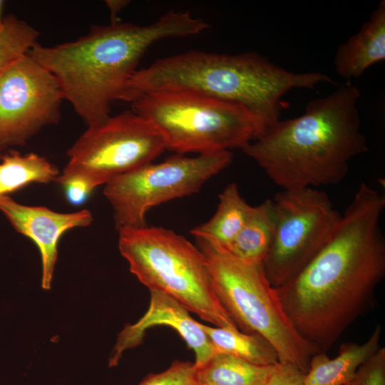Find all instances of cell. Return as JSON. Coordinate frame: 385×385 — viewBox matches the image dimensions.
Listing matches in <instances>:
<instances>
[{"label":"cell","instance_id":"11","mask_svg":"<svg viewBox=\"0 0 385 385\" xmlns=\"http://www.w3.org/2000/svg\"><path fill=\"white\" fill-rule=\"evenodd\" d=\"M63 100L55 76L28 53L13 62L0 74V151L58 123Z\"/></svg>","mask_w":385,"mask_h":385},{"label":"cell","instance_id":"23","mask_svg":"<svg viewBox=\"0 0 385 385\" xmlns=\"http://www.w3.org/2000/svg\"><path fill=\"white\" fill-rule=\"evenodd\" d=\"M350 385H385L384 347H379L359 366Z\"/></svg>","mask_w":385,"mask_h":385},{"label":"cell","instance_id":"3","mask_svg":"<svg viewBox=\"0 0 385 385\" xmlns=\"http://www.w3.org/2000/svg\"><path fill=\"white\" fill-rule=\"evenodd\" d=\"M360 95L346 83L310 101L303 115L279 120L242 150L282 189L338 184L350 161L369 150L357 108Z\"/></svg>","mask_w":385,"mask_h":385},{"label":"cell","instance_id":"6","mask_svg":"<svg viewBox=\"0 0 385 385\" xmlns=\"http://www.w3.org/2000/svg\"><path fill=\"white\" fill-rule=\"evenodd\" d=\"M204 254L215 293L237 329L265 338L279 362L306 374L311 358L320 352L297 332L287 315L263 264L244 262L227 251L196 239Z\"/></svg>","mask_w":385,"mask_h":385},{"label":"cell","instance_id":"8","mask_svg":"<svg viewBox=\"0 0 385 385\" xmlns=\"http://www.w3.org/2000/svg\"><path fill=\"white\" fill-rule=\"evenodd\" d=\"M166 149L158 130L132 110L90 126L68 150V161L55 181L86 183L92 190L153 162Z\"/></svg>","mask_w":385,"mask_h":385},{"label":"cell","instance_id":"14","mask_svg":"<svg viewBox=\"0 0 385 385\" xmlns=\"http://www.w3.org/2000/svg\"><path fill=\"white\" fill-rule=\"evenodd\" d=\"M385 59V1L382 0L359 31L342 43L335 54L337 73L350 80Z\"/></svg>","mask_w":385,"mask_h":385},{"label":"cell","instance_id":"7","mask_svg":"<svg viewBox=\"0 0 385 385\" xmlns=\"http://www.w3.org/2000/svg\"><path fill=\"white\" fill-rule=\"evenodd\" d=\"M132 111L160 133L166 149L199 154L242 149L260 137L243 106L188 91H159L134 99Z\"/></svg>","mask_w":385,"mask_h":385},{"label":"cell","instance_id":"21","mask_svg":"<svg viewBox=\"0 0 385 385\" xmlns=\"http://www.w3.org/2000/svg\"><path fill=\"white\" fill-rule=\"evenodd\" d=\"M38 36L37 30L14 15L4 18L0 27V74L38 43Z\"/></svg>","mask_w":385,"mask_h":385},{"label":"cell","instance_id":"24","mask_svg":"<svg viewBox=\"0 0 385 385\" xmlns=\"http://www.w3.org/2000/svg\"><path fill=\"white\" fill-rule=\"evenodd\" d=\"M304 375L297 366L279 361L263 385H305Z\"/></svg>","mask_w":385,"mask_h":385},{"label":"cell","instance_id":"10","mask_svg":"<svg viewBox=\"0 0 385 385\" xmlns=\"http://www.w3.org/2000/svg\"><path fill=\"white\" fill-rule=\"evenodd\" d=\"M274 230L264 262L277 288L295 274L332 237L342 215L327 193L314 188L282 189L272 197Z\"/></svg>","mask_w":385,"mask_h":385},{"label":"cell","instance_id":"12","mask_svg":"<svg viewBox=\"0 0 385 385\" xmlns=\"http://www.w3.org/2000/svg\"><path fill=\"white\" fill-rule=\"evenodd\" d=\"M150 305L147 312L135 323L126 324L119 333L111 351L108 365H118L123 354L140 345L145 332L155 326H167L178 332L195 355L194 364L199 367L206 363L217 351L189 311L179 302L159 291L150 290Z\"/></svg>","mask_w":385,"mask_h":385},{"label":"cell","instance_id":"13","mask_svg":"<svg viewBox=\"0 0 385 385\" xmlns=\"http://www.w3.org/2000/svg\"><path fill=\"white\" fill-rule=\"evenodd\" d=\"M0 211L14 229L38 247L42 265L41 287L51 288L58 257L57 245L63 233L76 227H87L93 217L88 210L62 213L42 206L18 203L8 195L0 196Z\"/></svg>","mask_w":385,"mask_h":385},{"label":"cell","instance_id":"16","mask_svg":"<svg viewBox=\"0 0 385 385\" xmlns=\"http://www.w3.org/2000/svg\"><path fill=\"white\" fill-rule=\"evenodd\" d=\"M252 207L241 195L237 185L230 183L219 196L214 215L194 227L191 234L196 239L226 250L245 225Z\"/></svg>","mask_w":385,"mask_h":385},{"label":"cell","instance_id":"5","mask_svg":"<svg viewBox=\"0 0 385 385\" xmlns=\"http://www.w3.org/2000/svg\"><path fill=\"white\" fill-rule=\"evenodd\" d=\"M118 230L120 254L150 291L168 294L215 327L238 329L215 293L206 258L197 246L161 227Z\"/></svg>","mask_w":385,"mask_h":385},{"label":"cell","instance_id":"2","mask_svg":"<svg viewBox=\"0 0 385 385\" xmlns=\"http://www.w3.org/2000/svg\"><path fill=\"white\" fill-rule=\"evenodd\" d=\"M208 27L190 11L170 10L147 25H94L76 41L53 46L37 43L28 53L55 76L64 100L88 126H95L111 116V103L121 101L141 58L153 44L197 35Z\"/></svg>","mask_w":385,"mask_h":385},{"label":"cell","instance_id":"9","mask_svg":"<svg viewBox=\"0 0 385 385\" xmlns=\"http://www.w3.org/2000/svg\"><path fill=\"white\" fill-rule=\"evenodd\" d=\"M232 156L229 150L195 157L176 154L112 178L103 193L113 207L116 228L145 226L149 210L197 192L231 163Z\"/></svg>","mask_w":385,"mask_h":385},{"label":"cell","instance_id":"25","mask_svg":"<svg viewBox=\"0 0 385 385\" xmlns=\"http://www.w3.org/2000/svg\"><path fill=\"white\" fill-rule=\"evenodd\" d=\"M66 196L71 204L80 205L85 201L93 190L86 183L78 180H69L62 184Z\"/></svg>","mask_w":385,"mask_h":385},{"label":"cell","instance_id":"17","mask_svg":"<svg viewBox=\"0 0 385 385\" xmlns=\"http://www.w3.org/2000/svg\"><path fill=\"white\" fill-rule=\"evenodd\" d=\"M274 213L271 199L252 207L245 225L225 250L251 264H263L270 250L274 230Z\"/></svg>","mask_w":385,"mask_h":385},{"label":"cell","instance_id":"20","mask_svg":"<svg viewBox=\"0 0 385 385\" xmlns=\"http://www.w3.org/2000/svg\"><path fill=\"white\" fill-rule=\"evenodd\" d=\"M57 168L45 158L31 153L11 151L0 163V196L7 195L31 183H47L58 176Z\"/></svg>","mask_w":385,"mask_h":385},{"label":"cell","instance_id":"15","mask_svg":"<svg viewBox=\"0 0 385 385\" xmlns=\"http://www.w3.org/2000/svg\"><path fill=\"white\" fill-rule=\"evenodd\" d=\"M381 333V326L376 325L365 342L342 344L333 359L322 351L313 355L304 375L305 385L349 384L359 366L379 348Z\"/></svg>","mask_w":385,"mask_h":385},{"label":"cell","instance_id":"1","mask_svg":"<svg viewBox=\"0 0 385 385\" xmlns=\"http://www.w3.org/2000/svg\"><path fill=\"white\" fill-rule=\"evenodd\" d=\"M384 207V196L361 183L325 245L275 288L295 329L319 351L332 348L374 304L385 275Z\"/></svg>","mask_w":385,"mask_h":385},{"label":"cell","instance_id":"27","mask_svg":"<svg viewBox=\"0 0 385 385\" xmlns=\"http://www.w3.org/2000/svg\"><path fill=\"white\" fill-rule=\"evenodd\" d=\"M3 1L0 0V27L3 24V19L1 18V9H2Z\"/></svg>","mask_w":385,"mask_h":385},{"label":"cell","instance_id":"22","mask_svg":"<svg viewBox=\"0 0 385 385\" xmlns=\"http://www.w3.org/2000/svg\"><path fill=\"white\" fill-rule=\"evenodd\" d=\"M194 363L175 360L165 371L146 376L138 385H196Z\"/></svg>","mask_w":385,"mask_h":385},{"label":"cell","instance_id":"26","mask_svg":"<svg viewBox=\"0 0 385 385\" xmlns=\"http://www.w3.org/2000/svg\"><path fill=\"white\" fill-rule=\"evenodd\" d=\"M129 4V1L125 0H107L106 4L111 14V23L120 21L118 20V14Z\"/></svg>","mask_w":385,"mask_h":385},{"label":"cell","instance_id":"4","mask_svg":"<svg viewBox=\"0 0 385 385\" xmlns=\"http://www.w3.org/2000/svg\"><path fill=\"white\" fill-rule=\"evenodd\" d=\"M322 82L337 85L324 73H294L255 51L228 54L192 50L138 70L121 101L130 103L159 91L198 93L245 108L256 118L260 138L280 120L284 108L282 98L287 92L296 88L314 90Z\"/></svg>","mask_w":385,"mask_h":385},{"label":"cell","instance_id":"19","mask_svg":"<svg viewBox=\"0 0 385 385\" xmlns=\"http://www.w3.org/2000/svg\"><path fill=\"white\" fill-rule=\"evenodd\" d=\"M217 353L227 354L253 364L272 366L279 362L273 346L262 337L237 329L213 327L200 323Z\"/></svg>","mask_w":385,"mask_h":385},{"label":"cell","instance_id":"18","mask_svg":"<svg viewBox=\"0 0 385 385\" xmlns=\"http://www.w3.org/2000/svg\"><path fill=\"white\" fill-rule=\"evenodd\" d=\"M274 365H256L227 354L217 353L206 363L196 367L195 384L263 385Z\"/></svg>","mask_w":385,"mask_h":385},{"label":"cell","instance_id":"28","mask_svg":"<svg viewBox=\"0 0 385 385\" xmlns=\"http://www.w3.org/2000/svg\"><path fill=\"white\" fill-rule=\"evenodd\" d=\"M348 385H350V384H348Z\"/></svg>","mask_w":385,"mask_h":385}]
</instances>
